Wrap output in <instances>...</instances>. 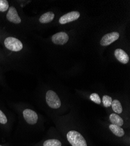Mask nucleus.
<instances>
[{
	"label": "nucleus",
	"instance_id": "obj_9",
	"mask_svg": "<svg viewBox=\"0 0 130 146\" xmlns=\"http://www.w3.org/2000/svg\"><path fill=\"white\" fill-rule=\"evenodd\" d=\"M114 55L115 58L123 64H127L128 63L129 58L128 55L121 48H117L114 52Z\"/></svg>",
	"mask_w": 130,
	"mask_h": 146
},
{
	"label": "nucleus",
	"instance_id": "obj_18",
	"mask_svg": "<svg viewBox=\"0 0 130 146\" xmlns=\"http://www.w3.org/2000/svg\"><path fill=\"white\" fill-rule=\"evenodd\" d=\"M7 123V118L5 115L0 110V123L5 124Z\"/></svg>",
	"mask_w": 130,
	"mask_h": 146
},
{
	"label": "nucleus",
	"instance_id": "obj_8",
	"mask_svg": "<svg viewBox=\"0 0 130 146\" xmlns=\"http://www.w3.org/2000/svg\"><path fill=\"white\" fill-rule=\"evenodd\" d=\"M7 19L14 23L18 24L21 22V19L17 13V11L14 7H10L7 14Z\"/></svg>",
	"mask_w": 130,
	"mask_h": 146
},
{
	"label": "nucleus",
	"instance_id": "obj_11",
	"mask_svg": "<svg viewBox=\"0 0 130 146\" xmlns=\"http://www.w3.org/2000/svg\"><path fill=\"white\" fill-rule=\"evenodd\" d=\"M54 14L52 12H47L43 14L39 18V21L42 23H47L51 22L54 18Z\"/></svg>",
	"mask_w": 130,
	"mask_h": 146
},
{
	"label": "nucleus",
	"instance_id": "obj_1",
	"mask_svg": "<svg viewBox=\"0 0 130 146\" xmlns=\"http://www.w3.org/2000/svg\"><path fill=\"white\" fill-rule=\"evenodd\" d=\"M67 137L69 143L73 146H88L84 137L77 131H69L67 133Z\"/></svg>",
	"mask_w": 130,
	"mask_h": 146
},
{
	"label": "nucleus",
	"instance_id": "obj_17",
	"mask_svg": "<svg viewBox=\"0 0 130 146\" xmlns=\"http://www.w3.org/2000/svg\"><path fill=\"white\" fill-rule=\"evenodd\" d=\"M90 99L91 101L96 103L97 104H101V100L100 98V96L99 95L96 93H93L90 96Z\"/></svg>",
	"mask_w": 130,
	"mask_h": 146
},
{
	"label": "nucleus",
	"instance_id": "obj_19",
	"mask_svg": "<svg viewBox=\"0 0 130 146\" xmlns=\"http://www.w3.org/2000/svg\"><path fill=\"white\" fill-rule=\"evenodd\" d=\"M0 146H2V145H0Z\"/></svg>",
	"mask_w": 130,
	"mask_h": 146
},
{
	"label": "nucleus",
	"instance_id": "obj_7",
	"mask_svg": "<svg viewBox=\"0 0 130 146\" xmlns=\"http://www.w3.org/2000/svg\"><path fill=\"white\" fill-rule=\"evenodd\" d=\"M69 40L68 35L63 32H58L54 35L52 37V41L56 44H64Z\"/></svg>",
	"mask_w": 130,
	"mask_h": 146
},
{
	"label": "nucleus",
	"instance_id": "obj_6",
	"mask_svg": "<svg viewBox=\"0 0 130 146\" xmlns=\"http://www.w3.org/2000/svg\"><path fill=\"white\" fill-rule=\"evenodd\" d=\"M80 17V14L78 11H73L71 13H67L63 16H62L60 19H59V22L60 23L64 25V24L74 21L78 19Z\"/></svg>",
	"mask_w": 130,
	"mask_h": 146
},
{
	"label": "nucleus",
	"instance_id": "obj_16",
	"mask_svg": "<svg viewBox=\"0 0 130 146\" xmlns=\"http://www.w3.org/2000/svg\"><path fill=\"white\" fill-rule=\"evenodd\" d=\"M9 8V4L7 0H0V11L5 12Z\"/></svg>",
	"mask_w": 130,
	"mask_h": 146
},
{
	"label": "nucleus",
	"instance_id": "obj_15",
	"mask_svg": "<svg viewBox=\"0 0 130 146\" xmlns=\"http://www.w3.org/2000/svg\"><path fill=\"white\" fill-rule=\"evenodd\" d=\"M103 104L104 107L108 108L110 107L112 105V103L113 101V100L112 97L108 95H104L103 96Z\"/></svg>",
	"mask_w": 130,
	"mask_h": 146
},
{
	"label": "nucleus",
	"instance_id": "obj_4",
	"mask_svg": "<svg viewBox=\"0 0 130 146\" xmlns=\"http://www.w3.org/2000/svg\"><path fill=\"white\" fill-rule=\"evenodd\" d=\"M120 35L118 32H113L110 33H108L103 36V37L100 40V44L102 46H108L117 40L119 38Z\"/></svg>",
	"mask_w": 130,
	"mask_h": 146
},
{
	"label": "nucleus",
	"instance_id": "obj_5",
	"mask_svg": "<svg viewBox=\"0 0 130 146\" xmlns=\"http://www.w3.org/2000/svg\"><path fill=\"white\" fill-rule=\"evenodd\" d=\"M23 117L26 122L30 125H34L37 123L38 116L37 113L31 109H26L23 112Z\"/></svg>",
	"mask_w": 130,
	"mask_h": 146
},
{
	"label": "nucleus",
	"instance_id": "obj_2",
	"mask_svg": "<svg viewBox=\"0 0 130 146\" xmlns=\"http://www.w3.org/2000/svg\"><path fill=\"white\" fill-rule=\"evenodd\" d=\"M46 100L47 105L53 109H58L61 106V104L60 98L57 94L52 90L47 92Z\"/></svg>",
	"mask_w": 130,
	"mask_h": 146
},
{
	"label": "nucleus",
	"instance_id": "obj_12",
	"mask_svg": "<svg viewBox=\"0 0 130 146\" xmlns=\"http://www.w3.org/2000/svg\"><path fill=\"white\" fill-rule=\"evenodd\" d=\"M109 129L114 135L118 137H123L124 135V130L120 126L112 124L109 126Z\"/></svg>",
	"mask_w": 130,
	"mask_h": 146
},
{
	"label": "nucleus",
	"instance_id": "obj_10",
	"mask_svg": "<svg viewBox=\"0 0 130 146\" xmlns=\"http://www.w3.org/2000/svg\"><path fill=\"white\" fill-rule=\"evenodd\" d=\"M110 120L112 122V125H115L118 126H121L123 123H124V121L123 119L117 114L115 113H112L110 115Z\"/></svg>",
	"mask_w": 130,
	"mask_h": 146
},
{
	"label": "nucleus",
	"instance_id": "obj_3",
	"mask_svg": "<svg viewBox=\"0 0 130 146\" xmlns=\"http://www.w3.org/2000/svg\"><path fill=\"white\" fill-rule=\"evenodd\" d=\"M4 44L8 50L14 52H19L23 48V44L18 39L13 37H8L4 40Z\"/></svg>",
	"mask_w": 130,
	"mask_h": 146
},
{
	"label": "nucleus",
	"instance_id": "obj_13",
	"mask_svg": "<svg viewBox=\"0 0 130 146\" xmlns=\"http://www.w3.org/2000/svg\"><path fill=\"white\" fill-rule=\"evenodd\" d=\"M111 106H112V109H113V111L115 113L118 114H120L122 113L123 108L119 100H113L112 101Z\"/></svg>",
	"mask_w": 130,
	"mask_h": 146
},
{
	"label": "nucleus",
	"instance_id": "obj_14",
	"mask_svg": "<svg viewBox=\"0 0 130 146\" xmlns=\"http://www.w3.org/2000/svg\"><path fill=\"white\" fill-rule=\"evenodd\" d=\"M43 146H61V142L57 139H49L44 141Z\"/></svg>",
	"mask_w": 130,
	"mask_h": 146
}]
</instances>
